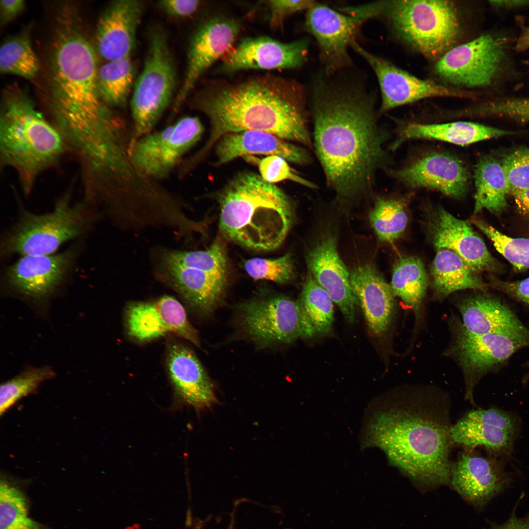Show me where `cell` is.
Masks as SVG:
<instances>
[{"mask_svg": "<svg viewBox=\"0 0 529 529\" xmlns=\"http://www.w3.org/2000/svg\"><path fill=\"white\" fill-rule=\"evenodd\" d=\"M240 24L227 18H214L201 25L189 44L185 76L173 104L175 114L197 80L216 61L230 49L240 31Z\"/></svg>", "mask_w": 529, "mask_h": 529, "instance_id": "17", "label": "cell"}, {"mask_svg": "<svg viewBox=\"0 0 529 529\" xmlns=\"http://www.w3.org/2000/svg\"><path fill=\"white\" fill-rule=\"evenodd\" d=\"M125 321L129 335L141 341L172 333L196 346L200 341L185 309L174 297L164 295L149 302H136L127 308Z\"/></svg>", "mask_w": 529, "mask_h": 529, "instance_id": "16", "label": "cell"}, {"mask_svg": "<svg viewBox=\"0 0 529 529\" xmlns=\"http://www.w3.org/2000/svg\"><path fill=\"white\" fill-rule=\"evenodd\" d=\"M350 281L370 331L376 336L384 334L395 310L390 285L373 266L366 264L354 268Z\"/></svg>", "mask_w": 529, "mask_h": 529, "instance_id": "26", "label": "cell"}, {"mask_svg": "<svg viewBox=\"0 0 529 529\" xmlns=\"http://www.w3.org/2000/svg\"><path fill=\"white\" fill-rule=\"evenodd\" d=\"M38 58L26 34L6 39L0 49V71L31 79L38 72Z\"/></svg>", "mask_w": 529, "mask_h": 529, "instance_id": "39", "label": "cell"}, {"mask_svg": "<svg viewBox=\"0 0 529 529\" xmlns=\"http://www.w3.org/2000/svg\"><path fill=\"white\" fill-rule=\"evenodd\" d=\"M23 0H1L0 1L1 24H7L17 16L24 9Z\"/></svg>", "mask_w": 529, "mask_h": 529, "instance_id": "51", "label": "cell"}, {"mask_svg": "<svg viewBox=\"0 0 529 529\" xmlns=\"http://www.w3.org/2000/svg\"><path fill=\"white\" fill-rule=\"evenodd\" d=\"M309 42L302 39L282 43L266 36L246 38L225 56L221 71L293 69L305 62Z\"/></svg>", "mask_w": 529, "mask_h": 529, "instance_id": "20", "label": "cell"}, {"mask_svg": "<svg viewBox=\"0 0 529 529\" xmlns=\"http://www.w3.org/2000/svg\"><path fill=\"white\" fill-rule=\"evenodd\" d=\"M166 363L175 396L181 403L201 409L216 402L212 381L189 347L179 342L169 344Z\"/></svg>", "mask_w": 529, "mask_h": 529, "instance_id": "24", "label": "cell"}, {"mask_svg": "<svg viewBox=\"0 0 529 529\" xmlns=\"http://www.w3.org/2000/svg\"><path fill=\"white\" fill-rule=\"evenodd\" d=\"M235 509H236V508L234 509V510L233 511V512H232V513L231 514V520H230V523H229V526H228V529H234L235 511Z\"/></svg>", "mask_w": 529, "mask_h": 529, "instance_id": "56", "label": "cell"}, {"mask_svg": "<svg viewBox=\"0 0 529 529\" xmlns=\"http://www.w3.org/2000/svg\"><path fill=\"white\" fill-rule=\"evenodd\" d=\"M519 213L529 216V187L512 195Z\"/></svg>", "mask_w": 529, "mask_h": 529, "instance_id": "53", "label": "cell"}, {"mask_svg": "<svg viewBox=\"0 0 529 529\" xmlns=\"http://www.w3.org/2000/svg\"><path fill=\"white\" fill-rule=\"evenodd\" d=\"M451 408L450 397L439 388L404 385L377 412V444L423 491L450 484Z\"/></svg>", "mask_w": 529, "mask_h": 529, "instance_id": "2", "label": "cell"}, {"mask_svg": "<svg viewBox=\"0 0 529 529\" xmlns=\"http://www.w3.org/2000/svg\"><path fill=\"white\" fill-rule=\"evenodd\" d=\"M491 4L496 7H512L529 4V0H505L490 1Z\"/></svg>", "mask_w": 529, "mask_h": 529, "instance_id": "54", "label": "cell"}, {"mask_svg": "<svg viewBox=\"0 0 529 529\" xmlns=\"http://www.w3.org/2000/svg\"><path fill=\"white\" fill-rule=\"evenodd\" d=\"M203 131L197 117L187 116L163 129L149 132L129 144L131 164L145 176L165 178L198 142Z\"/></svg>", "mask_w": 529, "mask_h": 529, "instance_id": "10", "label": "cell"}, {"mask_svg": "<svg viewBox=\"0 0 529 529\" xmlns=\"http://www.w3.org/2000/svg\"><path fill=\"white\" fill-rule=\"evenodd\" d=\"M244 268L249 276L255 280H265L283 284L291 280L294 274V267L289 253L276 258H253L247 260Z\"/></svg>", "mask_w": 529, "mask_h": 529, "instance_id": "43", "label": "cell"}, {"mask_svg": "<svg viewBox=\"0 0 529 529\" xmlns=\"http://www.w3.org/2000/svg\"><path fill=\"white\" fill-rule=\"evenodd\" d=\"M302 89L283 78L263 76L198 94L192 101L211 124L209 138L193 156L198 162L224 135L257 130L312 148Z\"/></svg>", "mask_w": 529, "mask_h": 529, "instance_id": "3", "label": "cell"}, {"mask_svg": "<svg viewBox=\"0 0 529 529\" xmlns=\"http://www.w3.org/2000/svg\"><path fill=\"white\" fill-rule=\"evenodd\" d=\"M177 75L167 37L161 29L153 30L142 71L130 101L133 133L129 144L153 131L171 102Z\"/></svg>", "mask_w": 529, "mask_h": 529, "instance_id": "9", "label": "cell"}, {"mask_svg": "<svg viewBox=\"0 0 529 529\" xmlns=\"http://www.w3.org/2000/svg\"><path fill=\"white\" fill-rule=\"evenodd\" d=\"M428 276L422 261L415 257H400L393 266L390 287L395 296L418 313L426 294Z\"/></svg>", "mask_w": 529, "mask_h": 529, "instance_id": "34", "label": "cell"}, {"mask_svg": "<svg viewBox=\"0 0 529 529\" xmlns=\"http://www.w3.org/2000/svg\"><path fill=\"white\" fill-rule=\"evenodd\" d=\"M350 46L366 61L377 77L382 95L380 114L427 98H467L472 96L471 93L466 91L417 77L386 60L367 51L355 40L352 42Z\"/></svg>", "mask_w": 529, "mask_h": 529, "instance_id": "15", "label": "cell"}, {"mask_svg": "<svg viewBox=\"0 0 529 529\" xmlns=\"http://www.w3.org/2000/svg\"><path fill=\"white\" fill-rule=\"evenodd\" d=\"M429 233L437 249L446 248L455 252L474 272L502 270V264L492 256L467 221L439 209L430 222Z\"/></svg>", "mask_w": 529, "mask_h": 529, "instance_id": "23", "label": "cell"}, {"mask_svg": "<svg viewBox=\"0 0 529 529\" xmlns=\"http://www.w3.org/2000/svg\"><path fill=\"white\" fill-rule=\"evenodd\" d=\"M306 263L316 281L329 293L346 319L353 322L359 304L350 281V273L340 258L337 237L330 231L323 233L309 249Z\"/></svg>", "mask_w": 529, "mask_h": 529, "instance_id": "19", "label": "cell"}, {"mask_svg": "<svg viewBox=\"0 0 529 529\" xmlns=\"http://www.w3.org/2000/svg\"><path fill=\"white\" fill-rule=\"evenodd\" d=\"M529 347V338L502 334L472 335L462 329L448 353L454 357L465 376V398L475 405L474 388L484 375L497 371L519 350Z\"/></svg>", "mask_w": 529, "mask_h": 529, "instance_id": "14", "label": "cell"}, {"mask_svg": "<svg viewBox=\"0 0 529 529\" xmlns=\"http://www.w3.org/2000/svg\"><path fill=\"white\" fill-rule=\"evenodd\" d=\"M501 163L507 180L509 194L529 187V148L520 147L505 154Z\"/></svg>", "mask_w": 529, "mask_h": 529, "instance_id": "44", "label": "cell"}, {"mask_svg": "<svg viewBox=\"0 0 529 529\" xmlns=\"http://www.w3.org/2000/svg\"><path fill=\"white\" fill-rule=\"evenodd\" d=\"M164 264L168 281L193 309L208 314L219 304L225 291L227 274Z\"/></svg>", "mask_w": 529, "mask_h": 529, "instance_id": "29", "label": "cell"}, {"mask_svg": "<svg viewBox=\"0 0 529 529\" xmlns=\"http://www.w3.org/2000/svg\"><path fill=\"white\" fill-rule=\"evenodd\" d=\"M364 22L357 16L346 15L318 3L307 11L306 27L317 42L327 72L349 65L348 47Z\"/></svg>", "mask_w": 529, "mask_h": 529, "instance_id": "21", "label": "cell"}, {"mask_svg": "<svg viewBox=\"0 0 529 529\" xmlns=\"http://www.w3.org/2000/svg\"><path fill=\"white\" fill-rule=\"evenodd\" d=\"M481 117H505L529 122V99H510L489 102L471 107L465 112Z\"/></svg>", "mask_w": 529, "mask_h": 529, "instance_id": "45", "label": "cell"}, {"mask_svg": "<svg viewBox=\"0 0 529 529\" xmlns=\"http://www.w3.org/2000/svg\"><path fill=\"white\" fill-rule=\"evenodd\" d=\"M0 529H46L29 516L23 491L5 480L0 483Z\"/></svg>", "mask_w": 529, "mask_h": 529, "instance_id": "38", "label": "cell"}, {"mask_svg": "<svg viewBox=\"0 0 529 529\" xmlns=\"http://www.w3.org/2000/svg\"><path fill=\"white\" fill-rule=\"evenodd\" d=\"M474 213L486 209L500 214L507 205L509 187L501 162L490 155L481 157L474 168Z\"/></svg>", "mask_w": 529, "mask_h": 529, "instance_id": "32", "label": "cell"}, {"mask_svg": "<svg viewBox=\"0 0 529 529\" xmlns=\"http://www.w3.org/2000/svg\"><path fill=\"white\" fill-rule=\"evenodd\" d=\"M465 450L451 464L449 485L467 503L485 505L508 486L510 478L496 460Z\"/></svg>", "mask_w": 529, "mask_h": 529, "instance_id": "22", "label": "cell"}, {"mask_svg": "<svg viewBox=\"0 0 529 529\" xmlns=\"http://www.w3.org/2000/svg\"><path fill=\"white\" fill-rule=\"evenodd\" d=\"M516 48L518 50L529 48V28L526 29L519 38Z\"/></svg>", "mask_w": 529, "mask_h": 529, "instance_id": "55", "label": "cell"}, {"mask_svg": "<svg viewBox=\"0 0 529 529\" xmlns=\"http://www.w3.org/2000/svg\"><path fill=\"white\" fill-rule=\"evenodd\" d=\"M130 56L107 61L98 70L99 95L108 106H121L126 102L134 77Z\"/></svg>", "mask_w": 529, "mask_h": 529, "instance_id": "35", "label": "cell"}, {"mask_svg": "<svg viewBox=\"0 0 529 529\" xmlns=\"http://www.w3.org/2000/svg\"><path fill=\"white\" fill-rule=\"evenodd\" d=\"M491 286L513 299L529 305V277L515 281H505L492 278Z\"/></svg>", "mask_w": 529, "mask_h": 529, "instance_id": "49", "label": "cell"}, {"mask_svg": "<svg viewBox=\"0 0 529 529\" xmlns=\"http://www.w3.org/2000/svg\"><path fill=\"white\" fill-rule=\"evenodd\" d=\"M369 218L380 240L394 241L403 235L408 223L404 199L378 198L369 213Z\"/></svg>", "mask_w": 529, "mask_h": 529, "instance_id": "37", "label": "cell"}, {"mask_svg": "<svg viewBox=\"0 0 529 529\" xmlns=\"http://www.w3.org/2000/svg\"><path fill=\"white\" fill-rule=\"evenodd\" d=\"M67 145L55 125L37 110L19 88L4 94L0 114V163L17 173L29 194L39 175L54 166Z\"/></svg>", "mask_w": 529, "mask_h": 529, "instance_id": "5", "label": "cell"}, {"mask_svg": "<svg viewBox=\"0 0 529 529\" xmlns=\"http://www.w3.org/2000/svg\"><path fill=\"white\" fill-rule=\"evenodd\" d=\"M55 372L49 366L30 367L2 384L0 390L1 415L20 399L35 392L44 382L52 379Z\"/></svg>", "mask_w": 529, "mask_h": 529, "instance_id": "40", "label": "cell"}, {"mask_svg": "<svg viewBox=\"0 0 529 529\" xmlns=\"http://www.w3.org/2000/svg\"><path fill=\"white\" fill-rule=\"evenodd\" d=\"M390 173L408 187L434 190L457 199L466 194L470 180L463 162L443 152L424 155Z\"/></svg>", "mask_w": 529, "mask_h": 529, "instance_id": "18", "label": "cell"}, {"mask_svg": "<svg viewBox=\"0 0 529 529\" xmlns=\"http://www.w3.org/2000/svg\"><path fill=\"white\" fill-rule=\"evenodd\" d=\"M458 307L462 328L469 334L496 333L529 338V329L507 305L497 297L478 294L465 299Z\"/></svg>", "mask_w": 529, "mask_h": 529, "instance_id": "27", "label": "cell"}, {"mask_svg": "<svg viewBox=\"0 0 529 529\" xmlns=\"http://www.w3.org/2000/svg\"><path fill=\"white\" fill-rule=\"evenodd\" d=\"M490 529H529V514L519 518L512 514L510 518L501 525H493Z\"/></svg>", "mask_w": 529, "mask_h": 529, "instance_id": "52", "label": "cell"}, {"mask_svg": "<svg viewBox=\"0 0 529 529\" xmlns=\"http://www.w3.org/2000/svg\"><path fill=\"white\" fill-rule=\"evenodd\" d=\"M50 57L51 115L107 105L99 95L96 54L74 8L56 15Z\"/></svg>", "mask_w": 529, "mask_h": 529, "instance_id": "6", "label": "cell"}, {"mask_svg": "<svg viewBox=\"0 0 529 529\" xmlns=\"http://www.w3.org/2000/svg\"><path fill=\"white\" fill-rule=\"evenodd\" d=\"M501 38L481 35L456 45L437 60L434 71L443 80L457 87L475 88L492 82L505 56Z\"/></svg>", "mask_w": 529, "mask_h": 529, "instance_id": "12", "label": "cell"}, {"mask_svg": "<svg viewBox=\"0 0 529 529\" xmlns=\"http://www.w3.org/2000/svg\"><path fill=\"white\" fill-rule=\"evenodd\" d=\"M515 435L490 425L474 417L469 411L452 425L450 437L452 445L473 450L479 446L498 454H509L513 449Z\"/></svg>", "mask_w": 529, "mask_h": 529, "instance_id": "33", "label": "cell"}, {"mask_svg": "<svg viewBox=\"0 0 529 529\" xmlns=\"http://www.w3.org/2000/svg\"><path fill=\"white\" fill-rule=\"evenodd\" d=\"M71 197V192H66L51 211L44 214L21 208L15 223L1 239V256L54 254L65 243L89 233L97 216L92 205L85 200L72 203Z\"/></svg>", "mask_w": 529, "mask_h": 529, "instance_id": "7", "label": "cell"}, {"mask_svg": "<svg viewBox=\"0 0 529 529\" xmlns=\"http://www.w3.org/2000/svg\"><path fill=\"white\" fill-rule=\"evenodd\" d=\"M158 5L170 16L185 18L192 15L196 11L199 1L197 0H164L160 1Z\"/></svg>", "mask_w": 529, "mask_h": 529, "instance_id": "50", "label": "cell"}, {"mask_svg": "<svg viewBox=\"0 0 529 529\" xmlns=\"http://www.w3.org/2000/svg\"><path fill=\"white\" fill-rule=\"evenodd\" d=\"M470 412L477 419L515 435L517 421L509 413L494 408L473 409Z\"/></svg>", "mask_w": 529, "mask_h": 529, "instance_id": "48", "label": "cell"}, {"mask_svg": "<svg viewBox=\"0 0 529 529\" xmlns=\"http://www.w3.org/2000/svg\"><path fill=\"white\" fill-rule=\"evenodd\" d=\"M137 0H118L103 12L96 34L97 50L107 61L130 56L143 13Z\"/></svg>", "mask_w": 529, "mask_h": 529, "instance_id": "25", "label": "cell"}, {"mask_svg": "<svg viewBox=\"0 0 529 529\" xmlns=\"http://www.w3.org/2000/svg\"><path fill=\"white\" fill-rule=\"evenodd\" d=\"M80 251L73 245L58 253L20 256L5 268L4 286L26 299L46 300L70 278Z\"/></svg>", "mask_w": 529, "mask_h": 529, "instance_id": "13", "label": "cell"}, {"mask_svg": "<svg viewBox=\"0 0 529 529\" xmlns=\"http://www.w3.org/2000/svg\"><path fill=\"white\" fill-rule=\"evenodd\" d=\"M261 177L265 181L273 184L284 180H290L305 187L315 189L313 183L301 177L288 165L287 161L277 155H269L258 163Z\"/></svg>", "mask_w": 529, "mask_h": 529, "instance_id": "46", "label": "cell"}, {"mask_svg": "<svg viewBox=\"0 0 529 529\" xmlns=\"http://www.w3.org/2000/svg\"><path fill=\"white\" fill-rule=\"evenodd\" d=\"M268 5L270 10V24L273 27H278L288 16L295 12L307 11L317 3L313 0H269Z\"/></svg>", "mask_w": 529, "mask_h": 529, "instance_id": "47", "label": "cell"}, {"mask_svg": "<svg viewBox=\"0 0 529 529\" xmlns=\"http://www.w3.org/2000/svg\"><path fill=\"white\" fill-rule=\"evenodd\" d=\"M219 227L228 239L254 250L278 247L293 224V205L286 193L260 175L243 172L219 198Z\"/></svg>", "mask_w": 529, "mask_h": 529, "instance_id": "4", "label": "cell"}, {"mask_svg": "<svg viewBox=\"0 0 529 529\" xmlns=\"http://www.w3.org/2000/svg\"><path fill=\"white\" fill-rule=\"evenodd\" d=\"M216 165L226 163L247 154L279 156L299 165L310 161L306 150L273 134L257 130H245L222 136L216 143Z\"/></svg>", "mask_w": 529, "mask_h": 529, "instance_id": "28", "label": "cell"}, {"mask_svg": "<svg viewBox=\"0 0 529 529\" xmlns=\"http://www.w3.org/2000/svg\"><path fill=\"white\" fill-rule=\"evenodd\" d=\"M240 322L247 335L262 347L291 343L316 333L298 303L283 295L243 304Z\"/></svg>", "mask_w": 529, "mask_h": 529, "instance_id": "11", "label": "cell"}, {"mask_svg": "<svg viewBox=\"0 0 529 529\" xmlns=\"http://www.w3.org/2000/svg\"><path fill=\"white\" fill-rule=\"evenodd\" d=\"M525 366H527V367H529V361H528L525 363ZM529 381V370L525 374V375L523 377V378L522 379V383H523V384H526Z\"/></svg>", "mask_w": 529, "mask_h": 529, "instance_id": "57", "label": "cell"}, {"mask_svg": "<svg viewBox=\"0 0 529 529\" xmlns=\"http://www.w3.org/2000/svg\"><path fill=\"white\" fill-rule=\"evenodd\" d=\"M367 8L371 18L385 16L403 42L429 59L439 58L456 45L461 33L458 12L450 1H377Z\"/></svg>", "mask_w": 529, "mask_h": 529, "instance_id": "8", "label": "cell"}, {"mask_svg": "<svg viewBox=\"0 0 529 529\" xmlns=\"http://www.w3.org/2000/svg\"><path fill=\"white\" fill-rule=\"evenodd\" d=\"M473 222L491 240L515 270L522 271L529 268V239L509 237L480 220L474 218Z\"/></svg>", "mask_w": 529, "mask_h": 529, "instance_id": "42", "label": "cell"}, {"mask_svg": "<svg viewBox=\"0 0 529 529\" xmlns=\"http://www.w3.org/2000/svg\"><path fill=\"white\" fill-rule=\"evenodd\" d=\"M513 133L510 131L470 121L410 123L401 130L390 148L395 149L404 142L416 139L435 140L463 146Z\"/></svg>", "mask_w": 529, "mask_h": 529, "instance_id": "30", "label": "cell"}, {"mask_svg": "<svg viewBox=\"0 0 529 529\" xmlns=\"http://www.w3.org/2000/svg\"><path fill=\"white\" fill-rule=\"evenodd\" d=\"M164 263L192 267L209 272L227 274V261L223 245L214 242L207 249L167 252Z\"/></svg>", "mask_w": 529, "mask_h": 529, "instance_id": "41", "label": "cell"}, {"mask_svg": "<svg viewBox=\"0 0 529 529\" xmlns=\"http://www.w3.org/2000/svg\"><path fill=\"white\" fill-rule=\"evenodd\" d=\"M312 98L313 145L328 185L341 202L369 192L377 169L387 161L372 98L322 81Z\"/></svg>", "mask_w": 529, "mask_h": 529, "instance_id": "1", "label": "cell"}, {"mask_svg": "<svg viewBox=\"0 0 529 529\" xmlns=\"http://www.w3.org/2000/svg\"><path fill=\"white\" fill-rule=\"evenodd\" d=\"M316 333H329L334 320L333 301L309 272L297 301Z\"/></svg>", "mask_w": 529, "mask_h": 529, "instance_id": "36", "label": "cell"}, {"mask_svg": "<svg viewBox=\"0 0 529 529\" xmlns=\"http://www.w3.org/2000/svg\"><path fill=\"white\" fill-rule=\"evenodd\" d=\"M433 287L435 295L444 298L465 289L484 290L486 288L477 273L473 271L456 253L438 249L431 267Z\"/></svg>", "mask_w": 529, "mask_h": 529, "instance_id": "31", "label": "cell"}]
</instances>
